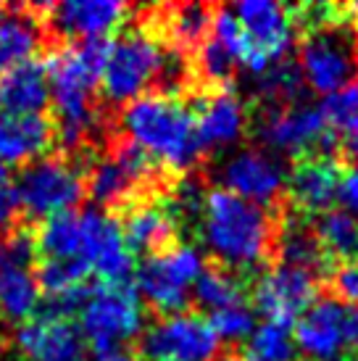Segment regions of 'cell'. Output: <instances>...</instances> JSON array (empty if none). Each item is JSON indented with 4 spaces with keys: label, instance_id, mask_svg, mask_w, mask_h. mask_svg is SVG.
<instances>
[{
    "label": "cell",
    "instance_id": "6da1fadb",
    "mask_svg": "<svg viewBox=\"0 0 358 361\" xmlns=\"http://www.w3.org/2000/svg\"><path fill=\"white\" fill-rule=\"evenodd\" d=\"M277 209H264L224 188H211L195 238L206 243L209 259L256 285L277 264Z\"/></svg>",
    "mask_w": 358,
    "mask_h": 361
},
{
    "label": "cell",
    "instance_id": "7a4b0ae2",
    "mask_svg": "<svg viewBox=\"0 0 358 361\" xmlns=\"http://www.w3.org/2000/svg\"><path fill=\"white\" fill-rule=\"evenodd\" d=\"M298 27V69L311 90L332 92L358 82V21L348 6H292Z\"/></svg>",
    "mask_w": 358,
    "mask_h": 361
},
{
    "label": "cell",
    "instance_id": "3957f363",
    "mask_svg": "<svg viewBox=\"0 0 358 361\" xmlns=\"http://www.w3.org/2000/svg\"><path fill=\"white\" fill-rule=\"evenodd\" d=\"M113 127L174 174L211 166V156L200 145L195 111L179 95H140L116 111Z\"/></svg>",
    "mask_w": 358,
    "mask_h": 361
},
{
    "label": "cell",
    "instance_id": "277c9868",
    "mask_svg": "<svg viewBox=\"0 0 358 361\" xmlns=\"http://www.w3.org/2000/svg\"><path fill=\"white\" fill-rule=\"evenodd\" d=\"M98 148L61 151L53 148L40 159L27 161L13 174L21 221L37 227L61 211H74L87 198V171Z\"/></svg>",
    "mask_w": 358,
    "mask_h": 361
},
{
    "label": "cell",
    "instance_id": "5b68a950",
    "mask_svg": "<svg viewBox=\"0 0 358 361\" xmlns=\"http://www.w3.org/2000/svg\"><path fill=\"white\" fill-rule=\"evenodd\" d=\"M292 338L300 361H358V306L321 290Z\"/></svg>",
    "mask_w": 358,
    "mask_h": 361
},
{
    "label": "cell",
    "instance_id": "8992f818",
    "mask_svg": "<svg viewBox=\"0 0 358 361\" xmlns=\"http://www.w3.org/2000/svg\"><path fill=\"white\" fill-rule=\"evenodd\" d=\"M203 261L198 256V248L182 243L171 251L145 259L137 264L135 285L142 309L150 317H171L182 314L192 306L190 301V285L200 274Z\"/></svg>",
    "mask_w": 358,
    "mask_h": 361
},
{
    "label": "cell",
    "instance_id": "52a82bcc",
    "mask_svg": "<svg viewBox=\"0 0 358 361\" xmlns=\"http://www.w3.org/2000/svg\"><path fill=\"white\" fill-rule=\"evenodd\" d=\"M221 348L209 317L195 309L150 317L137 338V353L148 361H216Z\"/></svg>",
    "mask_w": 358,
    "mask_h": 361
},
{
    "label": "cell",
    "instance_id": "ba28073f",
    "mask_svg": "<svg viewBox=\"0 0 358 361\" xmlns=\"http://www.w3.org/2000/svg\"><path fill=\"white\" fill-rule=\"evenodd\" d=\"M229 8L240 21V30L248 42V56L242 66L264 74L271 61H282L288 56L298 35L292 6L268 3V0H242Z\"/></svg>",
    "mask_w": 358,
    "mask_h": 361
},
{
    "label": "cell",
    "instance_id": "9c48e42d",
    "mask_svg": "<svg viewBox=\"0 0 358 361\" xmlns=\"http://www.w3.org/2000/svg\"><path fill=\"white\" fill-rule=\"evenodd\" d=\"M132 6L119 0H66L48 3L42 24L48 32L50 51L95 37H111L130 16Z\"/></svg>",
    "mask_w": 358,
    "mask_h": 361
},
{
    "label": "cell",
    "instance_id": "30bf717a",
    "mask_svg": "<svg viewBox=\"0 0 358 361\" xmlns=\"http://www.w3.org/2000/svg\"><path fill=\"white\" fill-rule=\"evenodd\" d=\"M145 327V309L135 288H109L95 280V290L82 309V332L90 345L137 343Z\"/></svg>",
    "mask_w": 358,
    "mask_h": 361
},
{
    "label": "cell",
    "instance_id": "8fae6325",
    "mask_svg": "<svg viewBox=\"0 0 358 361\" xmlns=\"http://www.w3.org/2000/svg\"><path fill=\"white\" fill-rule=\"evenodd\" d=\"M319 295H321L319 277H314L311 271L277 264L253 285L250 301L253 311H261L266 322L292 327L300 319V314H306L314 306Z\"/></svg>",
    "mask_w": 358,
    "mask_h": 361
},
{
    "label": "cell",
    "instance_id": "7c38bea8",
    "mask_svg": "<svg viewBox=\"0 0 358 361\" xmlns=\"http://www.w3.org/2000/svg\"><path fill=\"white\" fill-rule=\"evenodd\" d=\"M219 180L224 182V190L259 203L264 209H277L285 201L288 169L277 156L264 151L261 145H245L224 161Z\"/></svg>",
    "mask_w": 358,
    "mask_h": 361
},
{
    "label": "cell",
    "instance_id": "4fadbf2b",
    "mask_svg": "<svg viewBox=\"0 0 358 361\" xmlns=\"http://www.w3.org/2000/svg\"><path fill=\"white\" fill-rule=\"evenodd\" d=\"M113 219L119 224L121 240L132 253V259L145 261L182 245L185 232L171 211L169 198L132 203L119 214H113Z\"/></svg>",
    "mask_w": 358,
    "mask_h": 361
},
{
    "label": "cell",
    "instance_id": "5bb4252c",
    "mask_svg": "<svg viewBox=\"0 0 358 361\" xmlns=\"http://www.w3.org/2000/svg\"><path fill=\"white\" fill-rule=\"evenodd\" d=\"M345 166L335 156H303L288 164L285 201L292 211L309 219L332 211L338 201Z\"/></svg>",
    "mask_w": 358,
    "mask_h": 361
},
{
    "label": "cell",
    "instance_id": "9a60e30c",
    "mask_svg": "<svg viewBox=\"0 0 358 361\" xmlns=\"http://www.w3.org/2000/svg\"><path fill=\"white\" fill-rule=\"evenodd\" d=\"M185 101L195 111L200 145L209 156L214 151H224L229 145H237L248 135V106L235 92V87L200 90L192 92Z\"/></svg>",
    "mask_w": 358,
    "mask_h": 361
},
{
    "label": "cell",
    "instance_id": "2e32d148",
    "mask_svg": "<svg viewBox=\"0 0 358 361\" xmlns=\"http://www.w3.org/2000/svg\"><path fill=\"white\" fill-rule=\"evenodd\" d=\"M19 361H87L85 338L74 322L32 317L11 332Z\"/></svg>",
    "mask_w": 358,
    "mask_h": 361
},
{
    "label": "cell",
    "instance_id": "e0dca14e",
    "mask_svg": "<svg viewBox=\"0 0 358 361\" xmlns=\"http://www.w3.org/2000/svg\"><path fill=\"white\" fill-rule=\"evenodd\" d=\"M45 6L48 3L8 6L11 16L0 21V77L21 61L50 53L48 32L42 24Z\"/></svg>",
    "mask_w": 358,
    "mask_h": 361
},
{
    "label": "cell",
    "instance_id": "ac0fdd59",
    "mask_svg": "<svg viewBox=\"0 0 358 361\" xmlns=\"http://www.w3.org/2000/svg\"><path fill=\"white\" fill-rule=\"evenodd\" d=\"M56 148V124L48 114L13 116L0 111V164L24 166Z\"/></svg>",
    "mask_w": 358,
    "mask_h": 361
},
{
    "label": "cell",
    "instance_id": "d6986e66",
    "mask_svg": "<svg viewBox=\"0 0 358 361\" xmlns=\"http://www.w3.org/2000/svg\"><path fill=\"white\" fill-rule=\"evenodd\" d=\"M50 80L45 56H35L16 63L0 77V111L13 116L48 114Z\"/></svg>",
    "mask_w": 358,
    "mask_h": 361
},
{
    "label": "cell",
    "instance_id": "ffe728a7",
    "mask_svg": "<svg viewBox=\"0 0 358 361\" xmlns=\"http://www.w3.org/2000/svg\"><path fill=\"white\" fill-rule=\"evenodd\" d=\"M87 209L61 211L35 227L37 261H87L90 264ZM92 267V264H90Z\"/></svg>",
    "mask_w": 358,
    "mask_h": 361
},
{
    "label": "cell",
    "instance_id": "44dd1931",
    "mask_svg": "<svg viewBox=\"0 0 358 361\" xmlns=\"http://www.w3.org/2000/svg\"><path fill=\"white\" fill-rule=\"evenodd\" d=\"M250 293H253V282L245 280L237 271H232L224 264H219L216 259H206L200 267V274L192 282L190 301L200 314L203 311L216 314L221 309L250 303Z\"/></svg>",
    "mask_w": 358,
    "mask_h": 361
},
{
    "label": "cell",
    "instance_id": "7402d4cb",
    "mask_svg": "<svg viewBox=\"0 0 358 361\" xmlns=\"http://www.w3.org/2000/svg\"><path fill=\"white\" fill-rule=\"evenodd\" d=\"M40 303V288L35 271L27 267L0 264V322L6 327H21L30 322Z\"/></svg>",
    "mask_w": 358,
    "mask_h": 361
},
{
    "label": "cell",
    "instance_id": "603a6c76",
    "mask_svg": "<svg viewBox=\"0 0 358 361\" xmlns=\"http://www.w3.org/2000/svg\"><path fill=\"white\" fill-rule=\"evenodd\" d=\"M314 230L332 267L358 261V216L332 209L314 219Z\"/></svg>",
    "mask_w": 358,
    "mask_h": 361
},
{
    "label": "cell",
    "instance_id": "cb8c5ba5",
    "mask_svg": "<svg viewBox=\"0 0 358 361\" xmlns=\"http://www.w3.org/2000/svg\"><path fill=\"white\" fill-rule=\"evenodd\" d=\"M245 361H300L298 345L290 327L264 322L253 330L248 338V345L242 348Z\"/></svg>",
    "mask_w": 358,
    "mask_h": 361
},
{
    "label": "cell",
    "instance_id": "d4e9b609",
    "mask_svg": "<svg viewBox=\"0 0 358 361\" xmlns=\"http://www.w3.org/2000/svg\"><path fill=\"white\" fill-rule=\"evenodd\" d=\"M321 114L327 119L329 130H335L338 135L358 132V82L327 95L321 103Z\"/></svg>",
    "mask_w": 358,
    "mask_h": 361
},
{
    "label": "cell",
    "instance_id": "484cf974",
    "mask_svg": "<svg viewBox=\"0 0 358 361\" xmlns=\"http://www.w3.org/2000/svg\"><path fill=\"white\" fill-rule=\"evenodd\" d=\"M214 332L219 335V341H227V345L240 343L242 338H250L256 330V311L250 309V303H240L232 309H221L209 317Z\"/></svg>",
    "mask_w": 358,
    "mask_h": 361
},
{
    "label": "cell",
    "instance_id": "4316f807",
    "mask_svg": "<svg viewBox=\"0 0 358 361\" xmlns=\"http://www.w3.org/2000/svg\"><path fill=\"white\" fill-rule=\"evenodd\" d=\"M321 290L340 298V301L350 303V306H358V261L335 264L321 282Z\"/></svg>",
    "mask_w": 358,
    "mask_h": 361
},
{
    "label": "cell",
    "instance_id": "83f0119b",
    "mask_svg": "<svg viewBox=\"0 0 358 361\" xmlns=\"http://www.w3.org/2000/svg\"><path fill=\"white\" fill-rule=\"evenodd\" d=\"M19 221H21V214H19V198H16L13 174H11V169L6 164H0V235H6Z\"/></svg>",
    "mask_w": 358,
    "mask_h": 361
},
{
    "label": "cell",
    "instance_id": "f1b7e54d",
    "mask_svg": "<svg viewBox=\"0 0 358 361\" xmlns=\"http://www.w3.org/2000/svg\"><path fill=\"white\" fill-rule=\"evenodd\" d=\"M92 361H137V343H109V345H90Z\"/></svg>",
    "mask_w": 358,
    "mask_h": 361
},
{
    "label": "cell",
    "instance_id": "f546056e",
    "mask_svg": "<svg viewBox=\"0 0 358 361\" xmlns=\"http://www.w3.org/2000/svg\"><path fill=\"white\" fill-rule=\"evenodd\" d=\"M338 201L342 203V209L358 216V164L356 166H348L342 171V182H340V192Z\"/></svg>",
    "mask_w": 358,
    "mask_h": 361
},
{
    "label": "cell",
    "instance_id": "4dcf8cb0",
    "mask_svg": "<svg viewBox=\"0 0 358 361\" xmlns=\"http://www.w3.org/2000/svg\"><path fill=\"white\" fill-rule=\"evenodd\" d=\"M6 13H8V6H0V21L6 19Z\"/></svg>",
    "mask_w": 358,
    "mask_h": 361
}]
</instances>
